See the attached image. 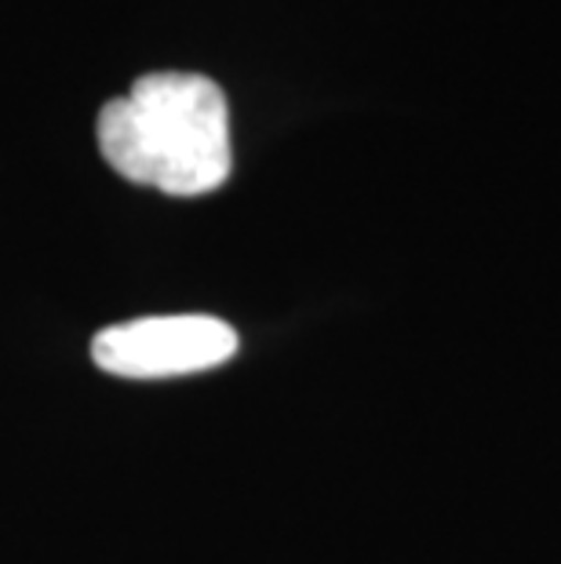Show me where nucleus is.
<instances>
[{
	"label": "nucleus",
	"mask_w": 561,
	"mask_h": 564,
	"mask_svg": "<svg viewBox=\"0 0 561 564\" xmlns=\"http://www.w3.org/2000/svg\"><path fill=\"white\" fill-rule=\"evenodd\" d=\"M237 354V332L219 317H139L103 328L91 361L117 379H175L226 365Z\"/></svg>",
	"instance_id": "obj_2"
},
{
	"label": "nucleus",
	"mask_w": 561,
	"mask_h": 564,
	"mask_svg": "<svg viewBox=\"0 0 561 564\" xmlns=\"http://www.w3.org/2000/svg\"><path fill=\"white\" fill-rule=\"evenodd\" d=\"M95 135L117 175L172 197L212 194L234 172L230 106L205 74H142L103 106Z\"/></svg>",
	"instance_id": "obj_1"
}]
</instances>
